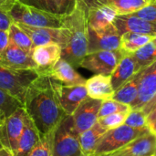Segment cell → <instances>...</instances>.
Returning a JSON list of instances; mask_svg holds the SVG:
<instances>
[{
  "mask_svg": "<svg viewBox=\"0 0 156 156\" xmlns=\"http://www.w3.org/2000/svg\"><path fill=\"white\" fill-rule=\"evenodd\" d=\"M23 105L41 135L54 131L67 115L58 102L52 79L48 75H39L31 82Z\"/></svg>",
  "mask_w": 156,
  "mask_h": 156,
  "instance_id": "cell-1",
  "label": "cell"
},
{
  "mask_svg": "<svg viewBox=\"0 0 156 156\" xmlns=\"http://www.w3.org/2000/svg\"><path fill=\"white\" fill-rule=\"evenodd\" d=\"M61 29L64 35L61 58L79 68L88 54V8L82 0H77L75 9L64 16Z\"/></svg>",
  "mask_w": 156,
  "mask_h": 156,
  "instance_id": "cell-2",
  "label": "cell"
},
{
  "mask_svg": "<svg viewBox=\"0 0 156 156\" xmlns=\"http://www.w3.org/2000/svg\"><path fill=\"white\" fill-rule=\"evenodd\" d=\"M52 156H82L80 133L71 115H66L53 131Z\"/></svg>",
  "mask_w": 156,
  "mask_h": 156,
  "instance_id": "cell-3",
  "label": "cell"
},
{
  "mask_svg": "<svg viewBox=\"0 0 156 156\" xmlns=\"http://www.w3.org/2000/svg\"><path fill=\"white\" fill-rule=\"evenodd\" d=\"M8 14L15 23L35 27L60 28L64 20V16L60 15L25 5L18 2L13 5Z\"/></svg>",
  "mask_w": 156,
  "mask_h": 156,
  "instance_id": "cell-4",
  "label": "cell"
},
{
  "mask_svg": "<svg viewBox=\"0 0 156 156\" xmlns=\"http://www.w3.org/2000/svg\"><path fill=\"white\" fill-rule=\"evenodd\" d=\"M149 133H151L149 128L135 129L126 124L108 130L99 140L92 156H101L116 151L134 139Z\"/></svg>",
  "mask_w": 156,
  "mask_h": 156,
  "instance_id": "cell-5",
  "label": "cell"
},
{
  "mask_svg": "<svg viewBox=\"0 0 156 156\" xmlns=\"http://www.w3.org/2000/svg\"><path fill=\"white\" fill-rule=\"evenodd\" d=\"M38 76L36 69H12L0 66V89L24 103L28 86Z\"/></svg>",
  "mask_w": 156,
  "mask_h": 156,
  "instance_id": "cell-6",
  "label": "cell"
},
{
  "mask_svg": "<svg viewBox=\"0 0 156 156\" xmlns=\"http://www.w3.org/2000/svg\"><path fill=\"white\" fill-rule=\"evenodd\" d=\"M28 115L21 107L12 114L0 121V144L13 154L16 148L18 140L24 130Z\"/></svg>",
  "mask_w": 156,
  "mask_h": 156,
  "instance_id": "cell-7",
  "label": "cell"
},
{
  "mask_svg": "<svg viewBox=\"0 0 156 156\" xmlns=\"http://www.w3.org/2000/svg\"><path fill=\"white\" fill-rule=\"evenodd\" d=\"M122 55L123 53L120 49L88 53L82 59L80 67L95 74L111 75L122 58Z\"/></svg>",
  "mask_w": 156,
  "mask_h": 156,
  "instance_id": "cell-8",
  "label": "cell"
},
{
  "mask_svg": "<svg viewBox=\"0 0 156 156\" xmlns=\"http://www.w3.org/2000/svg\"><path fill=\"white\" fill-rule=\"evenodd\" d=\"M52 83L58 102L67 115H72L80 104L89 97L85 85H64L53 79Z\"/></svg>",
  "mask_w": 156,
  "mask_h": 156,
  "instance_id": "cell-9",
  "label": "cell"
},
{
  "mask_svg": "<svg viewBox=\"0 0 156 156\" xmlns=\"http://www.w3.org/2000/svg\"><path fill=\"white\" fill-rule=\"evenodd\" d=\"M120 44L121 35L113 24L100 30L88 27V53L102 50H119Z\"/></svg>",
  "mask_w": 156,
  "mask_h": 156,
  "instance_id": "cell-10",
  "label": "cell"
},
{
  "mask_svg": "<svg viewBox=\"0 0 156 156\" xmlns=\"http://www.w3.org/2000/svg\"><path fill=\"white\" fill-rule=\"evenodd\" d=\"M61 47L57 43L37 46L31 51L36 70L39 75H48L54 65L61 58Z\"/></svg>",
  "mask_w": 156,
  "mask_h": 156,
  "instance_id": "cell-11",
  "label": "cell"
},
{
  "mask_svg": "<svg viewBox=\"0 0 156 156\" xmlns=\"http://www.w3.org/2000/svg\"><path fill=\"white\" fill-rule=\"evenodd\" d=\"M102 101L90 97L85 99L71 115L77 131L81 133L91 128L98 122L99 111Z\"/></svg>",
  "mask_w": 156,
  "mask_h": 156,
  "instance_id": "cell-12",
  "label": "cell"
},
{
  "mask_svg": "<svg viewBox=\"0 0 156 156\" xmlns=\"http://www.w3.org/2000/svg\"><path fill=\"white\" fill-rule=\"evenodd\" d=\"M112 24L121 36L126 32L148 35L151 37L156 36V23L144 20L135 14L118 15Z\"/></svg>",
  "mask_w": 156,
  "mask_h": 156,
  "instance_id": "cell-13",
  "label": "cell"
},
{
  "mask_svg": "<svg viewBox=\"0 0 156 156\" xmlns=\"http://www.w3.org/2000/svg\"><path fill=\"white\" fill-rule=\"evenodd\" d=\"M0 66L12 69H36L31 52L10 44L0 52Z\"/></svg>",
  "mask_w": 156,
  "mask_h": 156,
  "instance_id": "cell-14",
  "label": "cell"
},
{
  "mask_svg": "<svg viewBox=\"0 0 156 156\" xmlns=\"http://www.w3.org/2000/svg\"><path fill=\"white\" fill-rule=\"evenodd\" d=\"M155 146L156 134L149 133L116 151L101 156H153Z\"/></svg>",
  "mask_w": 156,
  "mask_h": 156,
  "instance_id": "cell-15",
  "label": "cell"
},
{
  "mask_svg": "<svg viewBox=\"0 0 156 156\" xmlns=\"http://www.w3.org/2000/svg\"><path fill=\"white\" fill-rule=\"evenodd\" d=\"M156 94V61L144 69L137 99L131 105L132 110H142Z\"/></svg>",
  "mask_w": 156,
  "mask_h": 156,
  "instance_id": "cell-16",
  "label": "cell"
},
{
  "mask_svg": "<svg viewBox=\"0 0 156 156\" xmlns=\"http://www.w3.org/2000/svg\"><path fill=\"white\" fill-rule=\"evenodd\" d=\"M17 24V23H16ZM28 37L31 38L34 47L42 46L50 43H57L61 48L64 44V35L60 28H54V27H35L25 26L22 24H17Z\"/></svg>",
  "mask_w": 156,
  "mask_h": 156,
  "instance_id": "cell-17",
  "label": "cell"
},
{
  "mask_svg": "<svg viewBox=\"0 0 156 156\" xmlns=\"http://www.w3.org/2000/svg\"><path fill=\"white\" fill-rule=\"evenodd\" d=\"M85 87L88 96L94 100H110L115 93L110 75L96 74L86 80Z\"/></svg>",
  "mask_w": 156,
  "mask_h": 156,
  "instance_id": "cell-18",
  "label": "cell"
},
{
  "mask_svg": "<svg viewBox=\"0 0 156 156\" xmlns=\"http://www.w3.org/2000/svg\"><path fill=\"white\" fill-rule=\"evenodd\" d=\"M48 76L64 85H85L86 80L67 60L60 58L51 69Z\"/></svg>",
  "mask_w": 156,
  "mask_h": 156,
  "instance_id": "cell-19",
  "label": "cell"
},
{
  "mask_svg": "<svg viewBox=\"0 0 156 156\" xmlns=\"http://www.w3.org/2000/svg\"><path fill=\"white\" fill-rule=\"evenodd\" d=\"M139 70L140 69L133 54H123L118 65L110 75L114 90H117Z\"/></svg>",
  "mask_w": 156,
  "mask_h": 156,
  "instance_id": "cell-20",
  "label": "cell"
},
{
  "mask_svg": "<svg viewBox=\"0 0 156 156\" xmlns=\"http://www.w3.org/2000/svg\"><path fill=\"white\" fill-rule=\"evenodd\" d=\"M118 16L113 7L108 4H103L88 9V27L100 30L113 23Z\"/></svg>",
  "mask_w": 156,
  "mask_h": 156,
  "instance_id": "cell-21",
  "label": "cell"
},
{
  "mask_svg": "<svg viewBox=\"0 0 156 156\" xmlns=\"http://www.w3.org/2000/svg\"><path fill=\"white\" fill-rule=\"evenodd\" d=\"M41 137L40 133L38 132L36 125L27 117L24 130L21 133V136L18 140L16 148L13 154L14 156H28L35 146L37 144Z\"/></svg>",
  "mask_w": 156,
  "mask_h": 156,
  "instance_id": "cell-22",
  "label": "cell"
},
{
  "mask_svg": "<svg viewBox=\"0 0 156 156\" xmlns=\"http://www.w3.org/2000/svg\"><path fill=\"white\" fill-rule=\"evenodd\" d=\"M144 69L136 72L129 80H127L122 86H121L117 90H115L112 99L119 102L131 106L137 99L139 92V85L141 82Z\"/></svg>",
  "mask_w": 156,
  "mask_h": 156,
  "instance_id": "cell-23",
  "label": "cell"
},
{
  "mask_svg": "<svg viewBox=\"0 0 156 156\" xmlns=\"http://www.w3.org/2000/svg\"><path fill=\"white\" fill-rule=\"evenodd\" d=\"M107 132V130L97 122L91 128L80 133V144L82 156H92L99 140Z\"/></svg>",
  "mask_w": 156,
  "mask_h": 156,
  "instance_id": "cell-24",
  "label": "cell"
},
{
  "mask_svg": "<svg viewBox=\"0 0 156 156\" xmlns=\"http://www.w3.org/2000/svg\"><path fill=\"white\" fill-rule=\"evenodd\" d=\"M154 37L133 32H126L121 36L120 50L123 54H133L139 48L153 40Z\"/></svg>",
  "mask_w": 156,
  "mask_h": 156,
  "instance_id": "cell-25",
  "label": "cell"
},
{
  "mask_svg": "<svg viewBox=\"0 0 156 156\" xmlns=\"http://www.w3.org/2000/svg\"><path fill=\"white\" fill-rule=\"evenodd\" d=\"M155 0H107L106 4L115 9L118 15L134 14Z\"/></svg>",
  "mask_w": 156,
  "mask_h": 156,
  "instance_id": "cell-26",
  "label": "cell"
},
{
  "mask_svg": "<svg viewBox=\"0 0 156 156\" xmlns=\"http://www.w3.org/2000/svg\"><path fill=\"white\" fill-rule=\"evenodd\" d=\"M9 43L13 44L22 49L31 52L33 50L34 44L28 35L16 23L13 22L8 29Z\"/></svg>",
  "mask_w": 156,
  "mask_h": 156,
  "instance_id": "cell-27",
  "label": "cell"
},
{
  "mask_svg": "<svg viewBox=\"0 0 156 156\" xmlns=\"http://www.w3.org/2000/svg\"><path fill=\"white\" fill-rule=\"evenodd\" d=\"M133 57L140 69L146 68L156 61V46L151 41L133 53Z\"/></svg>",
  "mask_w": 156,
  "mask_h": 156,
  "instance_id": "cell-28",
  "label": "cell"
},
{
  "mask_svg": "<svg viewBox=\"0 0 156 156\" xmlns=\"http://www.w3.org/2000/svg\"><path fill=\"white\" fill-rule=\"evenodd\" d=\"M21 107H24L21 101L0 89V121L9 116Z\"/></svg>",
  "mask_w": 156,
  "mask_h": 156,
  "instance_id": "cell-29",
  "label": "cell"
},
{
  "mask_svg": "<svg viewBox=\"0 0 156 156\" xmlns=\"http://www.w3.org/2000/svg\"><path fill=\"white\" fill-rule=\"evenodd\" d=\"M131 110H132V108L130 105L119 102L113 99L102 101L100 111H99L98 120L101 118H103L105 116L113 114V113H119V112L129 113L131 112Z\"/></svg>",
  "mask_w": 156,
  "mask_h": 156,
  "instance_id": "cell-30",
  "label": "cell"
},
{
  "mask_svg": "<svg viewBox=\"0 0 156 156\" xmlns=\"http://www.w3.org/2000/svg\"><path fill=\"white\" fill-rule=\"evenodd\" d=\"M53 131L48 134L41 135L39 142L28 156H52Z\"/></svg>",
  "mask_w": 156,
  "mask_h": 156,
  "instance_id": "cell-31",
  "label": "cell"
},
{
  "mask_svg": "<svg viewBox=\"0 0 156 156\" xmlns=\"http://www.w3.org/2000/svg\"><path fill=\"white\" fill-rule=\"evenodd\" d=\"M124 124L135 129L148 128L146 114L144 112L143 110H131L125 120Z\"/></svg>",
  "mask_w": 156,
  "mask_h": 156,
  "instance_id": "cell-32",
  "label": "cell"
},
{
  "mask_svg": "<svg viewBox=\"0 0 156 156\" xmlns=\"http://www.w3.org/2000/svg\"><path fill=\"white\" fill-rule=\"evenodd\" d=\"M128 114L129 113H125V112L113 113V114H111V115H108V116L99 119L98 122L108 131V130L115 129V128H118V127L123 125Z\"/></svg>",
  "mask_w": 156,
  "mask_h": 156,
  "instance_id": "cell-33",
  "label": "cell"
},
{
  "mask_svg": "<svg viewBox=\"0 0 156 156\" xmlns=\"http://www.w3.org/2000/svg\"><path fill=\"white\" fill-rule=\"evenodd\" d=\"M16 2L23 4L25 5H28L43 11L58 15L55 0H16Z\"/></svg>",
  "mask_w": 156,
  "mask_h": 156,
  "instance_id": "cell-34",
  "label": "cell"
},
{
  "mask_svg": "<svg viewBox=\"0 0 156 156\" xmlns=\"http://www.w3.org/2000/svg\"><path fill=\"white\" fill-rule=\"evenodd\" d=\"M134 14L144 20L156 23V0Z\"/></svg>",
  "mask_w": 156,
  "mask_h": 156,
  "instance_id": "cell-35",
  "label": "cell"
},
{
  "mask_svg": "<svg viewBox=\"0 0 156 156\" xmlns=\"http://www.w3.org/2000/svg\"><path fill=\"white\" fill-rule=\"evenodd\" d=\"M58 15L66 16L69 15L76 7L77 0H55Z\"/></svg>",
  "mask_w": 156,
  "mask_h": 156,
  "instance_id": "cell-36",
  "label": "cell"
},
{
  "mask_svg": "<svg viewBox=\"0 0 156 156\" xmlns=\"http://www.w3.org/2000/svg\"><path fill=\"white\" fill-rule=\"evenodd\" d=\"M13 20L10 17L7 11L0 8V30L8 31L10 26L13 24Z\"/></svg>",
  "mask_w": 156,
  "mask_h": 156,
  "instance_id": "cell-37",
  "label": "cell"
},
{
  "mask_svg": "<svg viewBox=\"0 0 156 156\" xmlns=\"http://www.w3.org/2000/svg\"><path fill=\"white\" fill-rule=\"evenodd\" d=\"M147 117V125L151 133H156V110L154 112H150L149 114L146 115Z\"/></svg>",
  "mask_w": 156,
  "mask_h": 156,
  "instance_id": "cell-38",
  "label": "cell"
},
{
  "mask_svg": "<svg viewBox=\"0 0 156 156\" xmlns=\"http://www.w3.org/2000/svg\"><path fill=\"white\" fill-rule=\"evenodd\" d=\"M9 45V36L8 31L0 30V52L4 50Z\"/></svg>",
  "mask_w": 156,
  "mask_h": 156,
  "instance_id": "cell-39",
  "label": "cell"
},
{
  "mask_svg": "<svg viewBox=\"0 0 156 156\" xmlns=\"http://www.w3.org/2000/svg\"><path fill=\"white\" fill-rule=\"evenodd\" d=\"M144 111V112L147 115L150 112H154V110H156V94L144 106V108L142 109Z\"/></svg>",
  "mask_w": 156,
  "mask_h": 156,
  "instance_id": "cell-40",
  "label": "cell"
},
{
  "mask_svg": "<svg viewBox=\"0 0 156 156\" xmlns=\"http://www.w3.org/2000/svg\"><path fill=\"white\" fill-rule=\"evenodd\" d=\"M85 4V5L87 6L88 9L97 6V5H101L103 4H106L107 0H82Z\"/></svg>",
  "mask_w": 156,
  "mask_h": 156,
  "instance_id": "cell-41",
  "label": "cell"
},
{
  "mask_svg": "<svg viewBox=\"0 0 156 156\" xmlns=\"http://www.w3.org/2000/svg\"><path fill=\"white\" fill-rule=\"evenodd\" d=\"M16 2V0H0V8L8 12Z\"/></svg>",
  "mask_w": 156,
  "mask_h": 156,
  "instance_id": "cell-42",
  "label": "cell"
},
{
  "mask_svg": "<svg viewBox=\"0 0 156 156\" xmlns=\"http://www.w3.org/2000/svg\"><path fill=\"white\" fill-rule=\"evenodd\" d=\"M0 156H14V155H13V153H12L10 150H8V149H6V148L2 147V148L0 149Z\"/></svg>",
  "mask_w": 156,
  "mask_h": 156,
  "instance_id": "cell-43",
  "label": "cell"
},
{
  "mask_svg": "<svg viewBox=\"0 0 156 156\" xmlns=\"http://www.w3.org/2000/svg\"><path fill=\"white\" fill-rule=\"evenodd\" d=\"M152 42H153V43H154V45L156 46V36H154V37H153V40H152Z\"/></svg>",
  "mask_w": 156,
  "mask_h": 156,
  "instance_id": "cell-44",
  "label": "cell"
},
{
  "mask_svg": "<svg viewBox=\"0 0 156 156\" xmlns=\"http://www.w3.org/2000/svg\"><path fill=\"white\" fill-rule=\"evenodd\" d=\"M153 156H156V146H155V149H154V154Z\"/></svg>",
  "mask_w": 156,
  "mask_h": 156,
  "instance_id": "cell-45",
  "label": "cell"
},
{
  "mask_svg": "<svg viewBox=\"0 0 156 156\" xmlns=\"http://www.w3.org/2000/svg\"><path fill=\"white\" fill-rule=\"evenodd\" d=\"M2 147H3V146H2V145H1V144H0V149H1V148H2Z\"/></svg>",
  "mask_w": 156,
  "mask_h": 156,
  "instance_id": "cell-46",
  "label": "cell"
},
{
  "mask_svg": "<svg viewBox=\"0 0 156 156\" xmlns=\"http://www.w3.org/2000/svg\"><path fill=\"white\" fill-rule=\"evenodd\" d=\"M155 134H156V133H155Z\"/></svg>",
  "mask_w": 156,
  "mask_h": 156,
  "instance_id": "cell-47",
  "label": "cell"
}]
</instances>
